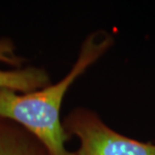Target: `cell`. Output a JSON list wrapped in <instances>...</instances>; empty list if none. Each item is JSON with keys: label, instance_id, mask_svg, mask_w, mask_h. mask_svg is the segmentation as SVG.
Instances as JSON below:
<instances>
[{"label": "cell", "instance_id": "3957f363", "mask_svg": "<svg viewBox=\"0 0 155 155\" xmlns=\"http://www.w3.org/2000/svg\"><path fill=\"white\" fill-rule=\"evenodd\" d=\"M0 155H54L34 134L0 116Z\"/></svg>", "mask_w": 155, "mask_h": 155}, {"label": "cell", "instance_id": "7a4b0ae2", "mask_svg": "<svg viewBox=\"0 0 155 155\" xmlns=\"http://www.w3.org/2000/svg\"><path fill=\"white\" fill-rule=\"evenodd\" d=\"M62 126L67 135H75L79 140L74 155H155V144L114 131L87 108L72 110L62 121Z\"/></svg>", "mask_w": 155, "mask_h": 155}, {"label": "cell", "instance_id": "277c9868", "mask_svg": "<svg viewBox=\"0 0 155 155\" xmlns=\"http://www.w3.org/2000/svg\"><path fill=\"white\" fill-rule=\"evenodd\" d=\"M51 84L49 74L42 68L24 67L12 70L0 69V88L28 93Z\"/></svg>", "mask_w": 155, "mask_h": 155}, {"label": "cell", "instance_id": "6da1fadb", "mask_svg": "<svg viewBox=\"0 0 155 155\" xmlns=\"http://www.w3.org/2000/svg\"><path fill=\"white\" fill-rule=\"evenodd\" d=\"M113 43V36L106 30L93 31L84 39L71 70L59 82L28 93L0 88V116L27 128L54 155H74L65 145L70 136L62 126V102L72 83L98 61Z\"/></svg>", "mask_w": 155, "mask_h": 155}, {"label": "cell", "instance_id": "5b68a950", "mask_svg": "<svg viewBox=\"0 0 155 155\" xmlns=\"http://www.w3.org/2000/svg\"><path fill=\"white\" fill-rule=\"evenodd\" d=\"M26 59L18 55L16 46L10 38L0 39V64H6L14 68H22Z\"/></svg>", "mask_w": 155, "mask_h": 155}]
</instances>
